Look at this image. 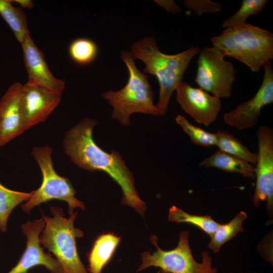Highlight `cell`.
<instances>
[{"mask_svg":"<svg viewBox=\"0 0 273 273\" xmlns=\"http://www.w3.org/2000/svg\"><path fill=\"white\" fill-rule=\"evenodd\" d=\"M97 124L95 120L86 117L69 129L63 141L65 153L82 169L107 173L121 188V203L144 216L146 205L135 187L133 173L118 152L112 150L108 153L95 143L93 133Z\"/></svg>","mask_w":273,"mask_h":273,"instance_id":"6da1fadb","label":"cell"},{"mask_svg":"<svg viewBox=\"0 0 273 273\" xmlns=\"http://www.w3.org/2000/svg\"><path fill=\"white\" fill-rule=\"evenodd\" d=\"M200 52L198 47H191L174 55L161 52L154 36H145L130 46V53L134 59L145 64L142 72L155 76L159 84V100L156 105L159 115L167 111L170 97L192 59Z\"/></svg>","mask_w":273,"mask_h":273,"instance_id":"7a4b0ae2","label":"cell"},{"mask_svg":"<svg viewBox=\"0 0 273 273\" xmlns=\"http://www.w3.org/2000/svg\"><path fill=\"white\" fill-rule=\"evenodd\" d=\"M120 58L128 72L126 85L120 90H107L101 95L113 107L112 118L122 125L128 126L130 124V116L133 113L159 116L154 104L155 94L148 81V75L139 70L130 51H121Z\"/></svg>","mask_w":273,"mask_h":273,"instance_id":"3957f363","label":"cell"},{"mask_svg":"<svg viewBox=\"0 0 273 273\" xmlns=\"http://www.w3.org/2000/svg\"><path fill=\"white\" fill-rule=\"evenodd\" d=\"M211 41L225 57L238 60L253 72H258L266 62L273 59L272 33L249 23L225 28Z\"/></svg>","mask_w":273,"mask_h":273,"instance_id":"277c9868","label":"cell"},{"mask_svg":"<svg viewBox=\"0 0 273 273\" xmlns=\"http://www.w3.org/2000/svg\"><path fill=\"white\" fill-rule=\"evenodd\" d=\"M50 209L52 217L42 214L45 225L39 236L40 245L55 256L63 273H89L79 257L76 247V239L84 235L83 232L74 225L77 212L66 218L60 207Z\"/></svg>","mask_w":273,"mask_h":273,"instance_id":"5b68a950","label":"cell"},{"mask_svg":"<svg viewBox=\"0 0 273 273\" xmlns=\"http://www.w3.org/2000/svg\"><path fill=\"white\" fill-rule=\"evenodd\" d=\"M52 154V149L48 145L33 149L31 154L40 167L42 180L40 186L32 191L31 198L22 204V211L29 214L34 207L54 199L66 202L69 214L76 208L84 210L85 205L75 197L76 191L70 180L55 170Z\"/></svg>","mask_w":273,"mask_h":273,"instance_id":"8992f818","label":"cell"},{"mask_svg":"<svg viewBox=\"0 0 273 273\" xmlns=\"http://www.w3.org/2000/svg\"><path fill=\"white\" fill-rule=\"evenodd\" d=\"M189 236L188 231H183L179 235L177 246L170 250H163L157 245V238L151 235V240L157 249L152 253L145 251L141 254L142 264L136 271L154 266L169 273H216V268L212 267V258L208 252H202L201 262L195 261L190 249Z\"/></svg>","mask_w":273,"mask_h":273,"instance_id":"52a82bcc","label":"cell"},{"mask_svg":"<svg viewBox=\"0 0 273 273\" xmlns=\"http://www.w3.org/2000/svg\"><path fill=\"white\" fill-rule=\"evenodd\" d=\"M217 48L205 47L199 53L194 81L200 88L219 99L230 98L236 79V70L232 62L224 59Z\"/></svg>","mask_w":273,"mask_h":273,"instance_id":"ba28073f","label":"cell"},{"mask_svg":"<svg viewBox=\"0 0 273 273\" xmlns=\"http://www.w3.org/2000/svg\"><path fill=\"white\" fill-rule=\"evenodd\" d=\"M258 151L255 168L256 186L253 198L254 205L259 206L266 202L269 214L273 211V130L261 125L257 132Z\"/></svg>","mask_w":273,"mask_h":273,"instance_id":"9c48e42d","label":"cell"},{"mask_svg":"<svg viewBox=\"0 0 273 273\" xmlns=\"http://www.w3.org/2000/svg\"><path fill=\"white\" fill-rule=\"evenodd\" d=\"M263 67V80L254 96L223 115V121L228 125L239 130L251 127L256 124L263 107L272 103L273 70L270 61Z\"/></svg>","mask_w":273,"mask_h":273,"instance_id":"30bf717a","label":"cell"},{"mask_svg":"<svg viewBox=\"0 0 273 273\" xmlns=\"http://www.w3.org/2000/svg\"><path fill=\"white\" fill-rule=\"evenodd\" d=\"M45 225L43 217L28 221L21 226L23 235L26 237L24 253L17 264L8 273H26L30 268L43 265L51 273H63L58 260L49 253H45L39 242L40 234Z\"/></svg>","mask_w":273,"mask_h":273,"instance_id":"8fae6325","label":"cell"},{"mask_svg":"<svg viewBox=\"0 0 273 273\" xmlns=\"http://www.w3.org/2000/svg\"><path fill=\"white\" fill-rule=\"evenodd\" d=\"M175 90L176 101L181 109L197 123L208 126L216 121L222 105L219 98L183 80Z\"/></svg>","mask_w":273,"mask_h":273,"instance_id":"7c38bea8","label":"cell"},{"mask_svg":"<svg viewBox=\"0 0 273 273\" xmlns=\"http://www.w3.org/2000/svg\"><path fill=\"white\" fill-rule=\"evenodd\" d=\"M61 95L26 82L21 93L22 115L26 130L47 120L61 102Z\"/></svg>","mask_w":273,"mask_h":273,"instance_id":"4fadbf2b","label":"cell"},{"mask_svg":"<svg viewBox=\"0 0 273 273\" xmlns=\"http://www.w3.org/2000/svg\"><path fill=\"white\" fill-rule=\"evenodd\" d=\"M21 46L28 74L27 82L61 95L65 88L64 81L53 75L47 64L43 53L38 48L30 35Z\"/></svg>","mask_w":273,"mask_h":273,"instance_id":"5bb4252c","label":"cell"},{"mask_svg":"<svg viewBox=\"0 0 273 273\" xmlns=\"http://www.w3.org/2000/svg\"><path fill=\"white\" fill-rule=\"evenodd\" d=\"M22 86L19 82L12 83L0 100V147L26 130L21 104Z\"/></svg>","mask_w":273,"mask_h":273,"instance_id":"9a60e30c","label":"cell"},{"mask_svg":"<svg viewBox=\"0 0 273 273\" xmlns=\"http://www.w3.org/2000/svg\"><path fill=\"white\" fill-rule=\"evenodd\" d=\"M121 241V238L113 233L99 236L88 254L89 273H102V269L112 257Z\"/></svg>","mask_w":273,"mask_h":273,"instance_id":"2e32d148","label":"cell"},{"mask_svg":"<svg viewBox=\"0 0 273 273\" xmlns=\"http://www.w3.org/2000/svg\"><path fill=\"white\" fill-rule=\"evenodd\" d=\"M198 165L206 168L214 167L229 172L238 173L252 179L255 178L253 164L219 150L201 161Z\"/></svg>","mask_w":273,"mask_h":273,"instance_id":"e0dca14e","label":"cell"},{"mask_svg":"<svg viewBox=\"0 0 273 273\" xmlns=\"http://www.w3.org/2000/svg\"><path fill=\"white\" fill-rule=\"evenodd\" d=\"M0 15L22 45L30 34L27 17L21 8L14 6L12 0H0Z\"/></svg>","mask_w":273,"mask_h":273,"instance_id":"ac0fdd59","label":"cell"},{"mask_svg":"<svg viewBox=\"0 0 273 273\" xmlns=\"http://www.w3.org/2000/svg\"><path fill=\"white\" fill-rule=\"evenodd\" d=\"M216 133V146L219 151L252 164H256L257 153L251 152L239 140L227 131L219 129Z\"/></svg>","mask_w":273,"mask_h":273,"instance_id":"d6986e66","label":"cell"},{"mask_svg":"<svg viewBox=\"0 0 273 273\" xmlns=\"http://www.w3.org/2000/svg\"><path fill=\"white\" fill-rule=\"evenodd\" d=\"M247 217V214L241 211L229 222L219 224L210 236L211 239L208 247L214 252H218L222 245L235 237L238 233L243 231V223Z\"/></svg>","mask_w":273,"mask_h":273,"instance_id":"ffe728a7","label":"cell"},{"mask_svg":"<svg viewBox=\"0 0 273 273\" xmlns=\"http://www.w3.org/2000/svg\"><path fill=\"white\" fill-rule=\"evenodd\" d=\"M32 192L25 193L14 191L4 186L0 183V230H7V220L12 211L23 201H28Z\"/></svg>","mask_w":273,"mask_h":273,"instance_id":"44dd1931","label":"cell"},{"mask_svg":"<svg viewBox=\"0 0 273 273\" xmlns=\"http://www.w3.org/2000/svg\"><path fill=\"white\" fill-rule=\"evenodd\" d=\"M168 220L177 223H188L199 228L210 236L219 223L209 215H196L189 214L179 208L172 206L169 210Z\"/></svg>","mask_w":273,"mask_h":273,"instance_id":"7402d4cb","label":"cell"},{"mask_svg":"<svg viewBox=\"0 0 273 273\" xmlns=\"http://www.w3.org/2000/svg\"><path fill=\"white\" fill-rule=\"evenodd\" d=\"M267 2V0H243L240 9L224 21L222 27L229 28L244 25L249 16L260 13Z\"/></svg>","mask_w":273,"mask_h":273,"instance_id":"603a6c76","label":"cell"},{"mask_svg":"<svg viewBox=\"0 0 273 273\" xmlns=\"http://www.w3.org/2000/svg\"><path fill=\"white\" fill-rule=\"evenodd\" d=\"M98 49L96 43L86 38L74 40L69 47L71 59L76 63L87 65L92 62L97 56Z\"/></svg>","mask_w":273,"mask_h":273,"instance_id":"cb8c5ba5","label":"cell"},{"mask_svg":"<svg viewBox=\"0 0 273 273\" xmlns=\"http://www.w3.org/2000/svg\"><path fill=\"white\" fill-rule=\"evenodd\" d=\"M175 122L190 137L191 142L197 145L203 147L216 146V132H209L200 127L190 123L184 116L178 115L175 117Z\"/></svg>","mask_w":273,"mask_h":273,"instance_id":"d4e9b609","label":"cell"},{"mask_svg":"<svg viewBox=\"0 0 273 273\" xmlns=\"http://www.w3.org/2000/svg\"><path fill=\"white\" fill-rule=\"evenodd\" d=\"M184 3L185 7L197 16H201L204 13H217L222 10L220 4L209 0H186Z\"/></svg>","mask_w":273,"mask_h":273,"instance_id":"484cf974","label":"cell"},{"mask_svg":"<svg viewBox=\"0 0 273 273\" xmlns=\"http://www.w3.org/2000/svg\"><path fill=\"white\" fill-rule=\"evenodd\" d=\"M155 2L167 12L176 14L180 11V8L176 3L172 0H157Z\"/></svg>","mask_w":273,"mask_h":273,"instance_id":"4316f807","label":"cell"},{"mask_svg":"<svg viewBox=\"0 0 273 273\" xmlns=\"http://www.w3.org/2000/svg\"><path fill=\"white\" fill-rule=\"evenodd\" d=\"M13 2L18 4L21 8L30 9L34 7V3L31 0H14Z\"/></svg>","mask_w":273,"mask_h":273,"instance_id":"83f0119b","label":"cell"},{"mask_svg":"<svg viewBox=\"0 0 273 273\" xmlns=\"http://www.w3.org/2000/svg\"><path fill=\"white\" fill-rule=\"evenodd\" d=\"M160 273H169V272H165L161 270V271H160Z\"/></svg>","mask_w":273,"mask_h":273,"instance_id":"f1b7e54d","label":"cell"},{"mask_svg":"<svg viewBox=\"0 0 273 273\" xmlns=\"http://www.w3.org/2000/svg\"><path fill=\"white\" fill-rule=\"evenodd\" d=\"M26 273H30V272H26Z\"/></svg>","mask_w":273,"mask_h":273,"instance_id":"f546056e","label":"cell"}]
</instances>
